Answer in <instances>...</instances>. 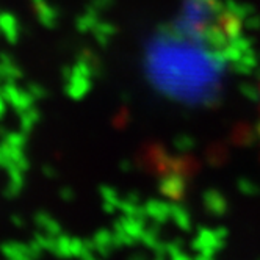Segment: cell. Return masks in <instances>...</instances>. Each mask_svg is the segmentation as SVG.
<instances>
[{
  "mask_svg": "<svg viewBox=\"0 0 260 260\" xmlns=\"http://www.w3.org/2000/svg\"><path fill=\"white\" fill-rule=\"evenodd\" d=\"M204 204H206L207 210L215 215H222L228 209V202H226L224 196L219 194L215 190H210L204 194Z\"/></svg>",
  "mask_w": 260,
  "mask_h": 260,
  "instance_id": "277c9868",
  "label": "cell"
},
{
  "mask_svg": "<svg viewBox=\"0 0 260 260\" xmlns=\"http://www.w3.org/2000/svg\"><path fill=\"white\" fill-rule=\"evenodd\" d=\"M0 31L4 33L7 41L16 43L19 38V25H17L16 17L10 13H0Z\"/></svg>",
  "mask_w": 260,
  "mask_h": 260,
  "instance_id": "7a4b0ae2",
  "label": "cell"
},
{
  "mask_svg": "<svg viewBox=\"0 0 260 260\" xmlns=\"http://www.w3.org/2000/svg\"><path fill=\"white\" fill-rule=\"evenodd\" d=\"M0 251L7 258H13V260H24V258H31L30 257V251H28V245H21L17 241H8V243H4L0 246Z\"/></svg>",
  "mask_w": 260,
  "mask_h": 260,
  "instance_id": "5b68a950",
  "label": "cell"
},
{
  "mask_svg": "<svg viewBox=\"0 0 260 260\" xmlns=\"http://www.w3.org/2000/svg\"><path fill=\"white\" fill-rule=\"evenodd\" d=\"M30 94L33 96V99H41V98H44V94H46V91H44V88L41 86V85H28V89H27Z\"/></svg>",
  "mask_w": 260,
  "mask_h": 260,
  "instance_id": "4fadbf2b",
  "label": "cell"
},
{
  "mask_svg": "<svg viewBox=\"0 0 260 260\" xmlns=\"http://www.w3.org/2000/svg\"><path fill=\"white\" fill-rule=\"evenodd\" d=\"M11 219H13V222H14V226H24V219H22V218H19V216H13Z\"/></svg>",
  "mask_w": 260,
  "mask_h": 260,
  "instance_id": "2e32d148",
  "label": "cell"
},
{
  "mask_svg": "<svg viewBox=\"0 0 260 260\" xmlns=\"http://www.w3.org/2000/svg\"><path fill=\"white\" fill-rule=\"evenodd\" d=\"M89 89V80L83 76H76V74H69L68 80V94L74 99H80L86 94Z\"/></svg>",
  "mask_w": 260,
  "mask_h": 260,
  "instance_id": "3957f363",
  "label": "cell"
},
{
  "mask_svg": "<svg viewBox=\"0 0 260 260\" xmlns=\"http://www.w3.org/2000/svg\"><path fill=\"white\" fill-rule=\"evenodd\" d=\"M171 218L174 219L176 224L180 229H190V215L187 213V210L179 207V206H173L171 204Z\"/></svg>",
  "mask_w": 260,
  "mask_h": 260,
  "instance_id": "8fae6325",
  "label": "cell"
},
{
  "mask_svg": "<svg viewBox=\"0 0 260 260\" xmlns=\"http://www.w3.org/2000/svg\"><path fill=\"white\" fill-rule=\"evenodd\" d=\"M40 119V111L30 107L24 111H21V130L25 134H28L30 130L35 127V124Z\"/></svg>",
  "mask_w": 260,
  "mask_h": 260,
  "instance_id": "9c48e42d",
  "label": "cell"
},
{
  "mask_svg": "<svg viewBox=\"0 0 260 260\" xmlns=\"http://www.w3.org/2000/svg\"><path fill=\"white\" fill-rule=\"evenodd\" d=\"M251 188H255L254 183H251V182H240V190L243 191V193L252 194L254 191H251Z\"/></svg>",
  "mask_w": 260,
  "mask_h": 260,
  "instance_id": "5bb4252c",
  "label": "cell"
},
{
  "mask_svg": "<svg viewBox=\"0 0 260 260\" xmlns=\"http://www.w3.org/2000/svg\"><path fill=\"white\" fill-rule=\"evenodd\" d=\"M0 77L7 80H16L22 77V71L13 63V60L0 61Z\"/></svg>",
  "mask_w": 260,
  "mask_h": 260,
  "instance_id": "30bf717a",
  "label": "cell"
},
{
  "mask_svg": "<svg viewBox=\"0 0 260 260\" xmlns=\"http://www.w3.org/2000/svg\"><path fill=\"white\" fill-rule=\"evenodd\" d=\"M160 188H161V193L166 194L168 198H176V196L182 194L185 185L179 176H168L166 179L161 180Z\"/></svg>",
  "mask_w": 260,
  "mask_h": 260,
  "instance_id": "8992f818",
  "label": "cell"
},
{
  "mask_svg": "<svg viewBox=\"0 0 260 260\" xmlns=\"http://www.w3.org/2000/svg\"><path fill=\"white\" fill-rule=\"evenodd\" d=\"M35 219H36V224H38L46 234H49L52 237L60 235V231H61L60 229V224L53 218H50L47 213H38Z\"/></svg>",
  "mask_w": 260,
  "mask_h": 260,
  "instance_id": "52a82bcc",
  "label": "cell"
},
{
  "mask_svg": "<svg viewBox=\"0 0 260 260\" xmlns=\"http://www.w3.org/2000/svg\"><path fill=\"white\" fill-rule=\"evenodd\" d=\"M2 138L11 147H24V144L27 141V134L22 132V130H21V132H10V134L7 132Z\"/></svg>",
  "mask_w": 260,
  "mask_h": 260,
  "instance_id": "7c38bea8",
  "label": "cell"
},
{
  "mask_svg": "<svg viewBox=\"0 0 260 260\" xmlns=\"http://www.w3.org/2000/svg\"><path fill=\"white\" fill-rule=\"evenodd\" d=\"M143 210L147 216H151L158 222H163L168 218H171V206L163 201H149Z\"/></svg>",
  "mask_w": 260,
  "mask_h": 260,
  "instance_id": "6da1fadb",
  "label": "cell"
},
{
  "mask_svg": "<svg viewBox=\"0 0 260 260\" xmlns=\"http://www.w3.org/2000/svg\"><path fill=\"white\" fill-rule=\"evenodd\" d=\"M4 113H5V99L2 94H0V118L4 116Z\"/></svg>",
  "mask_w": 260,
  "mask_h": 260,
  "instance_id": "9a60e30c",
  "label": "cell"
},
{
  "mask_svg": "<svg viewBox=\"0 0 260 260\" xmlns=\"http://www.w3.org/2000/svg\"><path fill=\"white\" fill-rule=\"evenodd\" d=\"M36 11H38V17H40V21L43 25L46 27H52L55 24V21H57V11H55L46 0H43L41 4L38 5H35Z\"/></svg>",
  "mask_w": 260,
  "mask_h": 260,
  "instance_id": "ba28073f",
  "label": "cell"
}]
</instances>
